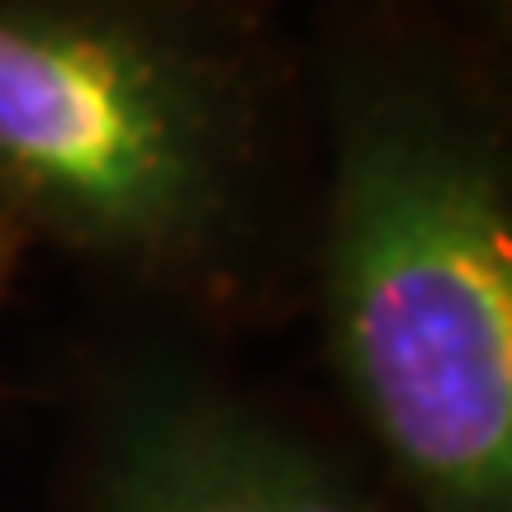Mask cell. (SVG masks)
<instances>
[{
  "mask_svg": "<svg viewBox=\"0 0 512 512\" xmlns=\"http://www.w3.org/2000/svg\"><path fill=\"white\" fill-rule=\"evenodd\" d=\"M422 15L441 19L446 29L512 53V0H403Z\"/></svg>",
  "mask_w": 512,
  "mask_h": 512,
  "instance_id": "cell-4",
  "label": "cell"
},
{
  "mask_svg": "<svg viewBox=\"0 0 512 512\" xmlns=\"http://www.w3.org/2000/svg\"><path fill=\"white\" fill-rule=\"evenodd\" d=\"M299 57L318 399L408 512H512V53L318 0Z\"/></svg>",
  "mask_w": 512,
  "mask_h": 512,
  "instance_id": "cell-1",
  "label": "cell"
},
{
  "mask_svg": "<svg viewBox=\"0 0 512 512\" xmlns=\"http://www.w3.org/2000/svg\"><path fill=\"white\" fill-rule=\"evenodd\" d=\"M53 512H408L318 394L100 309L53 375Z\"/></svg>",
  "mask_w": 512,
  "mask_h": 512,
  "instance_id": "cell-3",
  "label": "cell"
},
{
  "mask_svg": "<svg viewBox=\"0 0 512 512\" xmlns=\"http://www.w3.org/2000/svg\"><path fill=\"white\" fill-rule=\"evenodd\" d=\"M24 261H29V252H24L19 242L0 238V323H5V309H10V299H15V285H19V275H24Z\"/></svg>",
  "mask_w": 512,
  "mask_h": 512,
  "instance_id": "cell-5",
  "label": "cell"
},
{
  "mask_svg": "<svg viewBox=\"0 0 512 512\" xmlns=\"http://www.w3.org/2000/svg\"><path fill=\"white\" fill-rule=\"evenodd\" d=\"M313 190L280 0H0V238L228 347L294 328Z\"/></svg>",
  "mask_w": 512,
  "mask_h": 512,
  "instance_id": "cell-2",
  "label": "cell"
}]
</instances>
